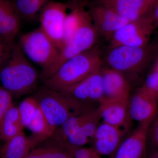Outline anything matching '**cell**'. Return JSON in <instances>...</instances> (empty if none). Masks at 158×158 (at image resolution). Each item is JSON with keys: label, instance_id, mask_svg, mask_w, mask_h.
I'll list each match as a JSON object with an SVG mask.
<instances>
[{"label": "cell", "instance_id": "6da1fadb", "mask_svg": "<svg viewBox=\"0 0 158 158\" xmlns=\"http://www.w3.org/2000/svg\"><path fill=\"white\" fill-rule=\"evenodd\" d=\"M39 76L24 54L19 44H14L8 58L0 68V81L12 96L30 93L36 88Z\"/></svg>", "mask_w": 158, "mask_h": 158}, {"label": "cell", "instance_id": "7a4b0ae2", "mask_svg": "<svg viewBox=\"0 0 158 158\" xmlns=\"http://www.w3.org/2000/svg\"><path fill=\"white\" fill-rule=\"evenodd\" d=\"M102 59L97 47L85 51L64 62L56 73L44 82V87L61 91L101 70Z\"/></svg>", "mask_w": 158, "mask_h": 158}, {"label": "cell", "instance_id": "3957f363", "mask_svg": "<svg viewBox=\"0 0 158 158\" xmlns=\"http://www.w3.org/2000/svg\"><path fill=\"white\" fill-rule=\"evenodd\" d=\"M34 97L55 131L71 117L93 107L45 87L38 90Z\"/></svg>", "mask_w": 158, "mask_h": 158}, {"label": "cell", "instance_id": "277c9868", "mask_svg": "<svg viewBox=\"0 0 158 158\" xmlns=\"http://www.w3.org/2000/svg\"><path fill=\"white\" fill-rule=\"evenodd\" d=\"M19 44L26 57L42 68L41 73L48 70L59 56V48L40 27L22 36Z\"/></svg>", "mask_w": 158, "mask_h": 158}, {"label": "cell", "instance_id": "5b68a950", "mask_svg": "<svg viewBox=\"0 0 158 158\" xmlns=\"http://www.w3.org/2000/svg\"><path fill=\"white\" fill-rule=\"evenodd\" d=\"M98 36L88 11L73 37L59 50V56L54 65L48 70L41 73L43 81H44L53 75L69 59L94 47Z\"/></svg>", "mask_w": 158, "mask_h": 158}, {"label": "cell", "instance_id": "8992f818", "mask_svg": "<svg viewBox=\"0 0 158 158\" xmlns=\"http://www.w3.org/2000/svg\"><path fill=\"white\" fill-rule=\"evenodd\" d=\"M147 45L138 47L120 46L111 48L106 58L109 67L123 74L139 72L151 58V51Z\"/></svg>", "mask_w": 158, "mask_h": 158}, {"label": "cell", "instance_id": "52a82bcc", "mask_svg": "<svg viewBox=\"0 0 158 158\" xmlns=\"http://www.w3.org/2000/svg\"><path fill=\"white\" fill-rule=\"evenodd\" d=\"M154 29L155 24L150 15L128 21L113 35L110 40V48L120 46H145Z\"/></svg>", "mask_w": 158, "mask_h": 158}, {"label": "cell", "instance_id": "ba28073f", "mask_svg": "<svg viewBox=\"0 0 158 158\" xmlns=\"http://www.w3.org/2000/svg\"><path fill=\"white\" fill-rule=\"evenodd\" d=\"M67 4L52 1L40 12V27L44 32L56 45L59 50L63 45V30L67 14Z\"/></svg>", "mask_w": 158, "mask_h": 158}, {"label": "cell", "instance_id": "9c48e42d", "mask_svg": "<svg viewBox=\"0 0 158 158\" xmlns=\"http://www.w3.org/2000/svg\"><path fill=\"white\" fill-rule=\"evenodd\" d=\"M101 70L60 92L85 104L98 105L104 98Z\"/></svg>", "mask_w": 158, "mask_h": 158}, {"label": "cell", "instance_id": "30bf717a", "mask_svg": "<svg viewBox=\"0 0 158 158\" xmlns=\"http://www.w3.org/2000/svg\"><path fill=\"white\" fill-rule=\"evenodd\" d=\"M129 98L103 99L97 107L102 121L126 132L132 122L129 113Z\"/></svg>", "mask_w": 158, "mask_h": 158}, {"label": "cell", "instance_id": "8fae6325", "mask_svg": "<svg viewBox=\"0 0 158 158\" xmlns=\"http://www.w3.org/2000/svg\"><path fill=\"white\" fill-rule=\"evenodd\" d=\"M98 36L110 40L128 21L102 4L97 3L88 10Z\"/></svg>", "mask_w": 158, "mask_h": 158}, {"label": "cell", "instance_id": "7c38bea8", "mask_svg": "<svg viewBox=\"0 0 158 158\" xmlns=\"http://www.w3.org/2000/svg\"><path fill=\"white\" fill-rule=\"evenodd\" d=\"M158 102L142 87L129 98V113L131 120L139 124H150L158 111Z\"/></svg>", "mask_w": 158, "mask_h": 158}, {"label": "cell", "instance_id": "4fadbf2b", "mask_svg": "<svg viewBox=\"0 0 158 158\" xmlns=\"http://www.w3.org/2000/svg\"><path fill=\"white\" fill-rule=\"evenodd\" d=\"M157 0H98L128 21L135 20L150 15Z\"/></svg>", "mask_w": 158, "mask_h": 158}, {"label": "cell", "instance_id": "5bb4252c", "mask_svg": "<svg viewBox=\"0 0 158 158\" xmlns=\"http://www.w3.org/2000/svg\"><path fill=\"white\" fill-rule=\"evenodd\" d=\"M125 133L119 128L102 121L92 140L93 149L99 156H110L115 153Z\"/></svg>", "mask_w": 158, "mask_h": 158}, {"label": "cell", "instance_id": "9a60e30c", "mask_svg": "<svg viewBox=\"0 0 158 158\" xmlns=\"http://www.w3.org/2000/svg\"><path fill=\"white\" fill-rule=\"evenodd\" d=\"M150 125L139 124L138 128L122 142L115 152V158H145Z\"/></svg>", "mask_w": 158, "mask_h": 158}, {"label": "cell", "instance_id": "2e32d148", "mask_svg": "<svg viewBox=\"0 0 158 158\" xmlns=\"http://www.w3.org/2000/svg\"><path fill=\"white\" fill-rule=\"evenodd\" d=\"M20 19L11 0H0V35L10 48L19 32Z\"/></svg>", "mask_w": 158, "mask_h": 158}, {"label": "cell", "instance_id": "e0dca14e", "mask_svg": "<svg viewBox=\"0 0 158 158\" xmlns=\"http://www.w3.org/2000/svg\"><path fill=\"white\" fill-rule=\"evenodd\" d=\"M104 99L129 98L130 86L124 74L113 69H102Z\"/></svg>", "mask_w": 158, "mask_h": 158}, {"label": "cell", "instance_id": "ac0fdd59", "mask_svg": "<svg viewBox=\"0 0 158 158\" xmlns=\"http://www.w3.org/2000/svg\"><path fill=\"white\" fill-rule=\"evenodd\" d=\"M42 142L40 138L34 135L28 137L21 132L6 141L0 149V158H25Z\"/></svg>", "mask_w": 158, "mask_h": 158}, {"label": "cell", "instance_id": "d6986e66", "mask_svg": "<svg viewBox=\"0 0 158 158\" xmlns=\"http://www.w3.org/2000/svg\"><path fill=\"white\" fill-rule=\"evenodd\" d=\"M24 128L18 107L13 104L0 122V138L7 141L22 132Z\"/></svg>", "mask_w": 158, "mask_h": 158}, {"label": "cell", "instance_id": "ffe728a7", "mask_svg": "<svg viewBox=\"0 0 158 158\" xmlns=\"http://www.w3.org/2000/svg\"><path fill=\"white\" fill-rule=\"evenodd\" d=\"M70 6L71 10L67 13L64 22L62 47L73 38L88 13V10L81 4L74 3Z\"/></svg>", "mask_w": 158, "mask_h": 158}, {"label": "cell", "instance_id": "44dd1931", "mask_svg": "<svg viewBox=\"0 0 158 158\" xmlns=\"http://www.w3.org/2000/svg\"><path fill=\"white\" fill-rule=\"evenodd\" d=\"M25 158H73L70 152L58 142L50 143L32 150Z\"/></svg>", "mask_w": 158, "mask_h": 158}, {"label": "cell", "instance_id": "7402d4cb", "mask_svg": "<svg viewBox=\"0 0 158 158\" xmlns=\"http://www.w3.org/2000/svg\"><path fill=\"white\" fill-rule=\"evenodd\" d=\"M53 0H11L21 19H34L44 7Z\"/></svg>", "mask_w": 158, "mask_h": 158}, {"label": "cell", "instance_id": "603a6c76", "mask_svg": "<svg viewBox=\"0 0 158 158\" xmlns=\"http://www.w3.org/2000/svg\"><path fill=\"white\" fill-rule=\"evenodd\" d=\"M26 127L43 141L52 137L55 132L40 108Z\"/></svg>", "mask_w": 158, "mask_h": 158}, {"label": "cell", "instance_id": "cb8c5ba5", "mask_svg": "<svg viewBox=\"0 0 158 158\" xmlns=\"http://www.w3.org/2000/svg\"><path fill=\"white\" fill-rule=\"evenodd\" d=\"M18 107L23 125L26 127L39 109L37 100L34 97H29L24 99Z\"/></svg>", "mask_w": 158, "mask_h": 158}, {"label": "cell", "instance_id": "d4e9b609", "mask_svg": "<svg viewBox=\"0 0 158 158\" xmlns=\"http://www.w3.org/2000/svg\"><path fill=\"white\" fill-rule=\"evenodd\" d=\"M141 87L147 90L158 103V67L156 65L146 77L144 84Z\"/></svg>", "mask_w": 158, "mask_h": 158}, {"label": "cell", "instance_id": "484cf974", "mask_svg": "<svg viewBox=\"0 0 158 158\" xmlns=\"http://www.w3.org/2000/svg\"><path fill=\"white\" fill-rule=\"evenodd\" d=\"M148 141L152 147L153 151L158 152V110L148 128Z\"/></svg>", "mask_w": 158, "mask_h": 158}, {"label": "cell", "instance_id": "4316f807", "mask_svg": "<svg viewBox=\"0 0 158 158\" xmlns=\"http://www.w3.org/2000/svg\"><path fill=\"white\" fill-rule=\"evenodd\" d=\"M11 93L3 87H0V122L9 108L13 105Z\"/></svg>", "mask_w": 158, "mask_h": 158}, {"label": "cell", "instance_id": "83f0119b", "mask_svg": "<svg viewBox=\"0 0 158 158\" xmlns=\"http://www.w3.org/2000/svg\"><path fill=\"white\" fill-rule=\"evenodd\" d=\"M11 48L8 46L0 35V68L8 58Z\"/></svg>", "mask_w": 158, "mask_h": 158}, {"label": "cell", "instance_id": "f1b7e54d", "mask_svg": "<svg viewBox=\"0 0 158 158\" xmlns=\"http://www.w3.org/2000/svg\"><path fill=\"white\" fill-rule=\"evenodd\" d=\"M150 15L155 25L157 24L158 26V0L153 6L151 11Z\"/></svg>", "mask_w": 158, "mask_h": 158}, {"label": "cell", "instance_id": "f546056e", "mask_svg": "<svg viewBox=\"0 0 158 158\" xmlns=\"http://www.w3.org/2000/svg\"><path fill=\"white\" fill-rule=\"evenodd\" d=\"M147 158H158V152L152 151Z\"/></svg>", "mask_w": 158, "mask_h": 158}, {"label": "cell", "instance_id": "4dcf8cb0", "mask_svg": "<svg viewBox=\"0 0 158 158\" xmlns=\"http://www.w3.org/2000/svg\"><path fill=\"white\" fill-rule=\"evenodd\" d=\"M157 65V66H158V63H157V65Z\"/></svg>", "mask_w": 158, "mask_h": 158}]
</instances>
